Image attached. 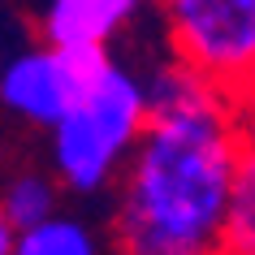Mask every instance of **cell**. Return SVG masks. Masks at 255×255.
Here are the masks:
<instances>
[{
  "label": "cell",
  "mask_w": 255,
  "mask_h": 255,
  "mask_svg": "<svg viewBox=\"0 0 255 255\" xmlns=\"http://www.w3.org/2000/svg\"><path fill=\"white\" fill-rule=\"evenodd\" d=\"M151 121L117 177L113 238L130 255L221 251L247 113L186 61L147 78Z\"/></svg>",
  "instance_id": "obj_1"
},
{
  "label": "cell",
  "mask_w": 255,
  "mask_h": 255,
  "mask_svg": "<svg viewBox=\"0 0 255 255\" xmlns=\"http://www.w3.org/2000/svg\"><path fill=\"white\" fill-rule=\"evenodd\" d=\"M151 121L147 78L108 61L82 100L48 130V160L69 195H100L121 177Z\"/></svg>",
  "instance_id": "obj_2"
},
{
  "label": "cell",
  "mask_w": 255,
  "mask_h": 255,
  "mask_svg": "<svg viewBox=\"0 0 255 255\" xmlns=\"http://www.w3.org/2000/svg\"><path fill=\"white\" fill-rule=\"evenodd\" d=\"M169 52L255 113V0H156Z\"/></svg>",
  "instance_id": "obj_3"
},
{
  "label": "cell",
  "mask_w": 255,
  "mask_h": 255,
  "mask_svg": "<svg viewBox=\"0 0 255 255\" xmlns=\"http://www.w3.org/2000/svg\"><path fill=\"white\" fill-rule=\"evenodd\" d=\"M108 61L104 48H56L39 39L0 65V108L22 126L52 130Z\"/></svg>",
  "instance_id": "obj_4"
},
{
  "label": "cell",
  "mask_w": 255,
  "mask_h": 255,
  "mask_svg": "<svg viewBox=\"0 0 255 255\" xmlns=\"http://www.w3.org/2000/svg\"><path fill=\"white\" fill-rule=\"evenodd\" d=\"M147 0H48L39 13V39L56 48H104Z\"/></svg>",
  "instance_id": "obj_5"
},
{
  "label": "cell",
  "mask_w": 255,
  "mask_h": 255,
  "mask_svg": "<svg viewBox=\"0 0 255 255\" xmlns=\"http://www.w3.org/2000/svg\"><path fill=\"white\" fill-rule=\"evenodd\" d=\"M221 251L255 255V126L242 130L234 186H229V216H225V242Z\"/></svg>",
  "instance_id": "obj_6"
},
{
  "label": "cell",
  "mask_w": 255,
  "mask_h": 255,
  "mask_svg": "<svg viewBox=\"0 0 255 255\" xmlns=\"http://www.w3.org/2000/svg\"><path fill=\"white\" fill-rule=\"evenodd\" d=\"M61 190L65 182L48 169H17V173L4 177V186H0V203H4V212L13 216L17 229H30L39 225L43 216L61 212Z\"/></svg>",
  "instance_id": "obj_7"
},
{
  "label": "cell",
  "mask_w": 255,
  "mask_h": 255,
  "mask_svg": "<svg viewBox=\"0 0 255 255\" xmlns=\"http://www.w3.org/2000/svg\"><path fill=\"white\" fill-rule=\"evenodd\" d=\"M91 251H100L95 229L65 212L43 216L39 225L17 234V255H91Z\"/></svg>",
  "instance_id": "obj_8"
},
{
  "label": "cell",
  "mask_w": 255,
  "mask_h": 255,
  "mask_svg": "<svg viewBox=\"0 0 255 255\" xmlns=\"http://www.w3.org/2000/svg\"><path fill=\"white\" fill-rule=\"evenodd\" d=\"M17 234H22V229L13 225V216L4 212V203H0V255H13L17 251Z\"/></svg>",
  "instance_id": "obj_9"
}]
</instances>
